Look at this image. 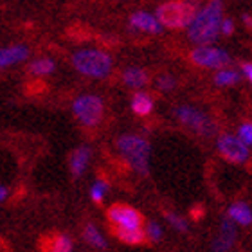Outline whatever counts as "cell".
Segmentation results:
<instances>
[{
    "label": "cell",
    "mask_w": 252,
    "mask_h": 252,
    "mask_svg": "<svg viewBox=\"0 0 252 252\" xmlns=\"http://www.w3.org/2000/svg\"><path fill=\"white\" fill-rule=\"evenodd\" d=\"M223 20V4L221 0H211L204 7L196 9L193 20L188 27V36L196 45H211L220 34Z\"/></svg>",
    "instance_id": "6da1fadb"
},
{
    "label": "cell",
    "mask_w": 252,
    "mask_h": 252,
    "mask_svg": "<svg viewBox=\"0 0 252 252\" xmlns=\"http://www.w3.org/2000/svg\"><path fill=\"white\" fill-rule=\"evenodd\" d=\"M72 67L85 78L105 79L114 68V60L103 49L87 47L72 54Z\"/></svg>",
    "instance_id": "7a4b0ae2"
},
{
    "label": "cell",
    "mask_w": 252,
    "mask_h": 252,
    "mask_svg": "<svg viewBox=\"0 0 252 252\" xmlns=\"http://www.w3.org/2000/svg\"><path fill=\"white\" fill-rule=\"evenodd\" d=\"M117 152L121 153L125 162L130 166L137 175L146 177L150 173V155L152 146L150 142L141 135L125 133L117 139Z\"/></svg>",
    "instance_id": "3957f363"
},
{
    "label": "cell",
    "mask_w": 252,
    "mask_h": 252,
    "mask_svg": "<svg viewBox=\"0 0 252 252\" xmlns=\"http://www.w3.org/2000/svg\"><path fill=\"white\" fill-rule=\"evenodd\" d=\"M194 13H196V7L188 0H169V2L158 5L155 16L162 27L184 29V27H189Z\"/></svg>",
    "instance_id": "277c9868"
},
{
    "label": "cell",
    "mask_w": 252,
    "mask_h": 252,
    "mask_svg": "<svg viewBox=\"0 0 252 252\" xmlns=\"http://www.w3.org/2000/svg\"><path fill=\"white\" fill-rule=\"evenodd\" d=\"M72 114L87 128H94L103 121L105 103L95 94H81L72 101Z\"/></svg>",
    "instance_id": "5b68a950"
},
{
    "label": "cell",
    "mask_w": 252,
    "mask_h": 252,
    "mask_svg": "<svg viewBox=\"0 0 252 252\" xmlns=\"http://www.w3.org/2000/svg\"><path fill=\"white\" fill-rule=\"evenodd\" d=\"M175 116L184 126H188L189 130L196 131L202 137H213L216 133V125L209 116H205L204 112L196 110L193 106H179L175 110Z\"/></svg>",
    "instance_id": "8992f818"
},
{
    "label": "cell",
    "mask_w": 252,
    "mask_h": 252,
    "mask_svg": "<svg viewBox=\"0 0 252 252\" xmlns=\"http://www.w3.org/2000/svg\"><path fill=\"white\" fill-rule=\"evenodd\" d=\"M191 60L193 63L200 65L205 68H227V65L231 63V56L227 51L215 45H198L196 49H193L191 53Z\"/></svg>",
    "instance_id": "52a82bcc"
},
{
    "label": "cell",
    "mask_w": 252,
    "mask_h": 252,
    "mask_svg": "<svg viewBox=\"0 0 252 252\" xmlns=\"http://www.w3.org/2000/svg\"><path fill=\"white\" fill-rule=\"evenodd\" d=\"M106 216L114 229H142V221H144L139 211L125 204L112 205Z\"/></svg>",
    "instance_id": "ba28073f"
},
{
    "label": "cell",
    "mask_w": 252,
    "mask_h": 252,
    "mask_svg": "<svg viewBox=\"0 0 252 252\" xmlns=\"http://www.w3.org/2000/svg\"><path fill=\"white\" fill-rule=\"evenodd\" d=\"M216 146H218V152L221 153V157L227 158L229 162L243 164L249 160V148L236 135L223 133V135L218 137Z\"/></svg>",
    "instance_id": "9c48e42d"
},
{
    "label": "cell",
    "mask_w": 252,
    "mask_h": 252,
    "mask_svg": "<svg viewBox=\"0 0 252 252\" xmlns=\"http://www.w3.org/2000/svg\"><path fill=\"white\" fill-rule=\"evenodd\" d=\"M130 27L133 31L146 32V34H158L162 31V26L157 20V16L148 11H135L130 16Z\"/></svg>",
    "instance_id": "30bf717a"
},
{
    "label": "cell",
    "mask_w": 252,
    "mask_h": 252,
    "mask_svg": "<svg viewBox=\"0 0 252 252\" xmlns=\"http://www.w3.org/2000/svg\"><path fill=\"white\" fill-rule=\"evenodd\" d=\"M27 58H29V47L24 43H13L7 47H0V70L26 62Z\"/></svg>",
    "instance_id": "8fae6325"
},
{
    "label": "cell",
    "mask_w": 252,
    "mask_h": 252,
    "mask_svg": "<svg viewBox=\"0 0 252 252\" xmlns=\"http://www.w3.org/2000/svg\"><path fill=\"white\" fill-rule=\"evenodd\" d=\"M236 242V225L231 220H223L218 231V236L213 240L211 247L215 252H227Z\"/></svg>",
    "instance_id": "7c38bea8"
},
{
    "label": "cell",
    "mask_w": 252,
    "mask_h": 252,
    "mask_svg": "<svg viewBox=\"0 0 252 252\" xmlns=\"http://www.w3.org/2000/svg\"><path fill=\"white\" fill-rule=\"evenodd\" d=\"M90 158H92V150L89 146H79L76 148L70 155V173H72L74 179H79V177H83V173L87 171L89 168V162Z\"/></svg>",
    "instance_id": "4fadbf2b"
},
{
    "label": "cell",
    "mask_w": 252,
    "mask_h": 252,
    "mask_svg": "<svg viewBox=\"0 0 252 252\" xmlns=\"http://www.w3.org/2000/svg\"><path fill=\"white\" fill-rule=\"evenodd\" d=\"M42 252H72V240L67 234L45 236L42 242Z\"/></svg>",
    "instance_id": "5bb4252c"
},
{
    "label": "cell",
    "mask_w": 252,
    "mask_h": 252,
    "mask_svg": "<svg viewBox=\"0 0 252 252\" xmlns=\"http://www.w3.org/2000/svg\"><path fill=\"white\" fill-rule=\"evenodd\" d=\"M123 81H125L126 87L135 90H141L142 87H146L148 83V74L144 68L141 67H128L125 68L123 72Z\"/></svg>",
    "instance_id": "9a60e30c"
},
{
    "label": "cell",
    "mask_w": 252,
    "mask_h": 252,
    "mask_svg": "<svg viewBox=\"0 0 252 252\" xmlns=\"http://www.w3.org/2000/svg\"><path fill=\"white\" fill-rule=\"evenodd\" d=\"M131 110H133V114H137V116H150L153 110V99L152 95L146 94V92H142V90H139V92H135L133 94V97H131Z\"/></svg>",
    "instance_id": "2e32d148"
},
{
    "label": "cell",
    "mask_w": 252,
    "mask_h": 252,
    "mask_svg": "<svg viewBox=\"0 0 252 252\" xmlns=\"http://www.w3.org/2000/svg\"><path fill=\"white\" fill-rule=\"evenodd\" d=\"M229 218H231L232 223H238V225H251L252 211L247 204L236 202V204H232L229 207Z\"/></svg>",
    "instance_id": "e0dca14e"
},
{
    "label": "cell",
    "mask_w": 252,
    "mask_h": 252,
    "mask_svg": "<svg viewBox=\"0 0 252 252\" xmlns=\"http://www.w3.org/2000/svg\"><path fill=\"white\" fill-rule=\"evenodd\" d=\"M83 236H85V242L89 243L90 247L99 249V251H103V249L108 247V243H106L105 236H103V232H101L99 229L94 225V223H89V225L85 227Z\"/></svg>",
    "instance_id": "ac0fdd59"
},
{
    "label": "cell",
    "mask_w": 252,
    "mask_h": 252,
    "mask_svg": "<svg viewBox=\"0 0 252 252\" xmlns=\"http://www.w3.org/2000/svg\"><path fill=\"white\" fill-rule=\"evenodd\" d=\"M114 232L123 243H128V245H141L146 242L144 229H114Z\"/></svg>",
    "instance_id": "d6986e66"
},
{
    "label": "cell",
    "mask_w": 252,
    "mask_h": 252,
    "mask_svg": "<svg viewBox=\"0 0 252 252\" xmlns=\"http://www.w3.org/2000/svg\"><path fill=\"white\" fill-rule=\"evenodd\" d=\"M54 70H56V63H54L53 58H38L29 65V72L32 76H40V78L51 76Z\"/></svg>",
    "instance_id": "ffe728a7"
},
{
    "label": "cell",
    "mask_w": 252,
    "mask_h": 252,
    "mask_svg": "<svg viewBox=\"0 0 252 252\" xmlns=\"http://www.w3.org/2000/svg\"><path fill=\"white\" fill-rule=\"evenodd\" d=\"M242 79V74L234 70V68H221L218 70L215 76V83L218 87H232V85H236L238 81Z\"/></svg>",
    "instance_id": "44dd1931"
},
{
    "label": "cell",
    "mask_w": 252,
    "mask_h": 252,
    "mask_svg": "<svg viewBox=\"0 0 252 252\" xmlns=\"http://www.w3.org/2000/svg\"><path fill=\"white\" fill-rule=\"evenodd\" d=\"M108 189H110V186H108L106 180H95L94 184H92V188H90V198H92V202L101 204L105 200Z\"/></svg>",
    "instance_id": "7402d4cb"
},
{
    "label": "cell",
    "mask_w": 252,
    "mask_h": 252,
    "mask_svg": "<svg viewBox=\"0 0 252 252\" xmlns=\"http://www.w3.org/2000/svg\"><path fill=\"white\" fill-rule=\"evenodd\" d=\"M162 227L158 225L157 221H148L146 223V229H144V236H146V240H150V242L157 243L162 240Z\"/></svg>",
    "instance_id": "603a6c76"
},
{
    "label": "cell",
    "mask_w": 252,
    "mask_h": 252,
    "mask_svg": "<svg viewBox=\"0 0 252 252\" xmlns=\"http://www.w3.org/2000/svg\"><path fill=\"white\" fill-rule=\"evenodd\" d=\"M238 139L245 144V146H252V123H243L240 128H238Z\"/></svg>",
    "instance_id": "cb8c5ba5"
},
{
    "label": "cell",
    "mask_w": 252,
    "mask_h": 252,
    "mask_svg": "<svg viewBox=\"0 0 252 252\" xmlns=\"http://www.w3.org/2000/svg\"><path fill=\"white\" fill-rule=\"evenodd\" d=\"M166 220H168V223L173 227L175 231H179V232L188 231V223H186V220L182 216L175 215V213H168V215H166Z\"/></svg>",
    "instance_id": "d4e9b609"
},
{
    "label": "cell",
    "mask_w": 252,
    "mask_h": 252,
    "mask_svg": "<svg viewBox=\"0 0 252 252\" xmlns=\"http://www.w3.org/2000/svg\"><path fill=\"white\" fill-rule=\"evenodd\" d=\"M157 89L162 90V92H169V90L175 89V78L169 76V74H162L157 78Z\"/></svg>",
    "instance_id": "484cf974"
},
{
    "label": "cell",
    "mask_w": 252,
    "mask_h": 252,
    "mask_svg": "<svg viewBox=\"0 0 252 252\" xmlns=\"http://www.w3.org/2000/svg\"><path fill=\"white\" fill-rule=\"evenodd\" d=\"M234 31V20L232 18H223L220 26V34H232Z\"/></svg>",
    "instance_id": "4316f807"
},
{
    "label": "cell",
    "mask_w": 252,
    "mask_h": 252,
    "mask_svg": "<svg viewBox=\"0 0 252 252\" xmlns=\"http://www.w3.org/2000/svg\"><path fill=\"white\" fill-rule=\"evenodd\" d=\"M243 74L247 76V79L252 85V63H245V65H243Z\"/></svg>",
    "instance_id": "83f0119b"
},
{
    "label": "cell",
    "mask_w": 252,
    "mask_h": 252,
    "mask_svg": "<svg viewBox=\"0 0 252 252\" xmlns=\"http://www.w3.org/2000/svg\"><path fill=\"white\" fill-rule=\"evenodd\" d=\"M7 196H9V191H7V188H4V186H0V202H4V200H7Z\"/></svg>",
    "instance_id": "f1b7e54d"
},
{
    "label": "cell",
    "mask_w": 252,
    "mask_h": 252,
    "mask_svg": "<svg viewBox=\"0 0 252 252\" xmlns=\"http://www.w3.org/2000/svg\"><path fill=\"white\" fill-rule=\"evenodd\" d=\"M243 22H245V24H247L249 27H252V18H251V16H249V15L243 16Z\"/></svg>",
    "instance_id": "f546056e"
}]
</instances>
